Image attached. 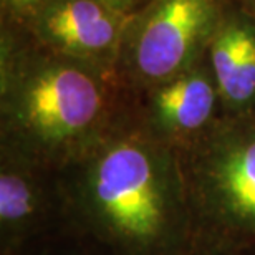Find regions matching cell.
Returning <instances> with one entry per match:
<instances>
[{"label": "cell", "mask_w": 255, "mask_h": 255, "mask_svg": "<svg viewBox=\"0 0 255 255\" xmlns=\"http://www.w3.org/2000/svg\"><path fill=\"white\" fill-rule=\"evenodd\" d=\"M60 181L68 226L113 255H192L172 147L125 126L60 169Z\"/></svg>", "instance_id": "cell-1"}, {"label": "cell", "mask_w": 255, "mask_h": 255, "mask_svg": "<svg viewBox=\"0 0 255 255\" xmlns=\"http://www.w3.org/2000/svg\"><path fill=\"white\" fill-rule=\"evenodd\" d=\"M224 115L255 111V20L244 12H224L207 48Z\"/></svg>", "instance_id": "cell-8"}, {"label": "cell", "mask_w": 255, "mask_h": 255, "mask_svg": "<svg viewBox=\"0 0 255 255\" xmlns=\"http://www.w3.org/2000/svg\"><path fill=\"white\" fill-rule=\"evenodd\" d=\"M18 255H113L93 239L66 226L28 244Z\"/></svg>", "instance_id": "cell-9"}, {"label": "cell", "mask_w": 255, "mask_h": 255, "mask_svg": "<svg viewBox=\"0 0 255 255\" xmlns=\"http://www.w3.org/2000/svg\"><path fill=\"white\" fill-rule=\"evenodd\" d=\"M68 226L60 169L0 149V255Z\"/></svg>", "instance_id": "cell-6"}, {"label": "cell", "mask_w": 255, "mask_h": 255, "mask_svg": "<svg viewBox=\"0 0 255 255\" xmlns=\"http://www.w3.org/2000/svg\"><path fill=\"white\" fill-rule=\"evenodd\" d=\"M131 18L101 0H47L28 23L42 47L118 73Z\"/></svg>", "instance_id": "cell-7"}, {"label": "cell", "mask_w": 255, "mask_h": 255, "mask_svg": "<svg viewBox=\"0 0 255 255\" xmlns=\"http://www.w3.org/2000/svg\"><path fill=\"white\" fill-rule=\"evenodd\" d=\"M101 2L106 3L113 10H116V12L131 17V15H134V7H136L137 0H101Z\"/></svg>", "instance_id": "cell-11"}, {"label": "cell", "mask_w": 255, "mask_h": 255, "mask_svg": "<svg viewBox=\"0 0 255 255\" xmlns=\"http://www.w3.org/2000/svg\"><path fill=\"white\" fill-rule=\"evenodd\" d=\"M47 0H2L3 13L28 20Z\"/></svg>", "instance_id": "cell-10"}, {"label": "cell", "mask_w": 255, "mask_h": 255, "mask_svg": "<svg viewBox=\"0 0 255 255\" xmlns=\"http://www.w3.org/2000/svg\"><path fill=\"white\" fill-rule=\"evenodd\" d=\"M128 108L118 73L2 37L0 149L63 169L125 128Z\"/></svg>", "instance_id": "cell-2"}, {"label": "cell", "mask_w": 255, "mask_h": 255, "mask_svg": "<svg viewBox=\"0 0 255 255\" xmlns=\"http://www.w3.org/2000/svg\"><path fill=\"white\" fill-rule=\"evenodd\" d=\"M192 255H255V254H192Z\"/></svg>", "instance_id": "cell-12"}, {"label": "cell", "mask_w": 255, "mask_h": 255, "mask_svg": "<svg viewBox=\"0 0 255 255\" xmlns=\"http://www.w3.org/2000/svg\"><path fill=\"white\" fill-rule=\"evenodd\" d=\"M222 116L221 95L206 55L184 73L129 93L126 128L179 152Z\"/></svg>", "instance_id": "cell-5"}, {"label": "cell", "mask_w": 255, "mask_h": 255, "mask_svg": "<svg viewBox=\"0 0 255 255\" xmlns=\"http://www.w3.org/2000/svg\"><path fill=\"white\" fill-rule=\"evenodd\" d=\"M177 154L192 254H255V111L224 115Z\"/></svg>", "instance_id": "cell-3"}, {"label": "cell", "mask_w": 255, "mask_h": 255, "mask_svg": "<svg viewBox=\"0 0 255 255\" xmlns=\"http://www.w3.org/2000/svg\"><path fill=\"white\" fill-rule=\"evenodd\" d=\"M222 15L221 0H151L128 27L118 65L123 86L136 93L197 65Z\"/></svg>", "instance_id": "cell-4"}]
</instances>
